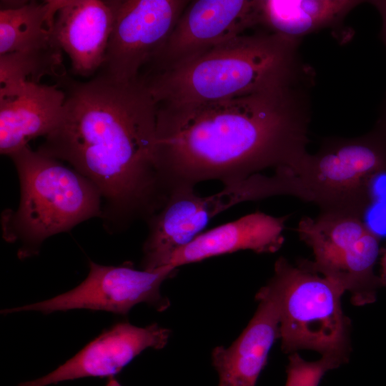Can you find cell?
<instances>
[{
  "label": "cell",
  "instance_id": "6da1fadb",
  "mask_svg": "<svg viewBox=\"0 0 386 386\" xmlns=\"http://www.w3.org/2000/svg\"><path fill=\"white\" fill-rule=\"evenodd\" d=\"M301 83L217 102L157 104L154 158L170 192L207 180L224 186L307 152L310 105Z\"/></svg>",
  "mask_w": 386,
  "mask_h": 386
},
{
  "label": "cell",
  "instance_id": "7a4b0ae2",
  "mask_svg": "<svg viewBox=\"0 0 386 386\" xmlns=\"http://www.w3.org/2000/svg\"><path fill=\"white\" fill-rule=\"evenodd\" d=\"M65 94L61 119L38 150L70 164L101 194L104 223L122 229L147 219L169 192L154 158L157 104L139 81L120 84L96 75L56 80Z\"/></svg>",
  "mask_w": 386,
  "mask_h": 386
},
{
  "label": "cell",
  "instance_id": "3957f363",
  "mask_svg": "<svg viewBox=\"0 0 386 386\" xmlns=\"http://www.w3.org/2000/svg\"><path fill=\"white\" fill-rule=\"evenodd\" d=\"M300 40L262 29L242 34L174 69L144 76L157 104L222 102L313 82Z\"/></svg>",
  "mask_w": 386,
  "mask_h": 386
},
{
  "label": "cell",
  "instance_id": "277c9868",
  "mask_svg": "<svg viewBox=\"0 0 386 386\" xmlns=\"http://www.w3.org/2000/svg\"><path fill=\"white\" fill-rule=\"evenodd\" d=\"M9 157L16 169L20 202L3 212V237L19 242L18 256L37 254L47 238L102 215V198L96 187L60 160L29 145Z\"/></svg>",
  "mask_w": 386,
  "mask_h": 386
},
{
  "label": "cell",
  "instance_id": "5b68a950",
  "mask_svg": "<svg viewBox=\"0 0 386 386\" xmlns=\"http://www.w3.org/2000/svg\"><path fill=\"white\" fill-rule=\"evenodd\" d=\"M386 174V125L379 120L366 134L329 138L314 154L275 170L276 195L317 204L320 212L362 217L372 202L371 184Z\"/></svg>",
  "mask_w": 386,
  "mask_h": 386
},
{
  "label": "cell",
  "instance_id": "8992f818",
  "mask_svg": "<svg viewBox=\"0 0 386 386\" xmlns=\"http://www.w3.org/2000/svg\"><path fill=\"white\" fill-rule=\"evenodd\" d=\"M267 285L277 302L284 352L312 350L342 362L347 360L349 324L340 284L316 272L309 261L294 265L282 257Z\"/></svg>",
  "mask_w": 386,
  "mask_h": 386
},
{
  "label": "cell",
  "instance_id": "52a82bcc",
  "mask_svg": "<svg viewBox=\"0 0 386 386\" xmlns=\"http://www.w3.org/2000/svg\"><path fill=\"white\" fill-rule=\"evenodd\" d=\"M361 218L320 212L315 219L302 217L297 226L300 239L312 249L311 267L340 284L358 306L375 302L382 286L374 272L380 237Z\"/></svg>",
  "mask_w": 386,
  "mask_h": 386
},
{
  "label": "cell",
  "instance_id": "ba28073f",
  "mask_svg": "<svg viewBox=\"0 0 386 386\" xmlns=\"http://www.w3.org/2000/svg\"><path fill=\"white\" fill-rule=\"evenodd\" d=\"M115 18L96 75L120 84L139 81L164 44L188 0H114Z\"/></svg>",
  "mask_w": 386,
  "mask_h": 386
},
{
  "label": "cell",
  "instance_id": "9c48e42d",
  "mask_svg": "<svg viewBox=\"0 0 386 386\" xmlns=\"http://www.w3.org/2000/svg\"><path fill=\"white\" fill-rule=\"evenodd\" d=\"M89 265L87 277L74 289L42 302L4 309L1 313L37 311L51 314L85 309L123 315L139 303H147L160 312L169 307L160 287L175 274L177 268L167 265L153 271L138 270L129 265L105 266L92 261Z\"/></svg>",
  "mask_w": 386,
  "mask_h": 386
},
{
  "label": "cell",
  "instance_id": "30bf717a",
  "mask_svg": "<svg viewBox=\"0 0 386 386\" xmlns=\"http://www.w3.org/2000/svg\"><path fill=\"white\" fill-rule=\"evenodd\" d=\"M259 25L258 0L189 1L141 77L186 64Z\"/></svg>",
  "mask_w": 386,
  "mask_h": 386
},
{
  "label": "cell",
  "instance_id": "8fae6325",
  "mask_svg": "<svg viewBox=\"0 0 386 386\" xmlns=\"http://www.w3.org/2000/svg\"><path fill=\"white\" fill-rule=\"evenodd\" d=\"M254 200L249 178L207 197L198 195L193 187L172 189L162 207L147 219L149 231L143 244L142 269L153 271L169 265L174 252L202 234L213 217Z\"/></svg>",
  "mask_w": 386,
  "mask_h": 386
},
{
  "label": "cell",
  "instance_id": "7c38bea8",
  "mask_svg": "<svg viewBox=\"0 0 386 386\" xmlns=\"http://www.w3.org/2000/svg\"><path fill=\"white\" fill-rule=\"evenodd\" d=\"M170 334L169 329L157 324L137 327L128 322H117L54 371L18 386H47L84 377H112L144 350L164 348Z\"/></svg>",
  "mask_w": 386,
  "mask_h": 386
},
{
  "label": "cell",
  "instance_id": "4fadbf2b",
  "mask_svg": "<svg viewBox=\"0 0 386 386\" xmlns=\"http://www.w3.org/2000/svg\"><path fill=\"white\" fill-rule=\"evenodd\" d=\"M115 18L114 0H63L54 35L71 61V72L92 76L101 68Z\"/></svg>",
  "mask_w": 386,
  "mask_h": 386
},
{
  "label": "cell",
  "instance_id": "5bb4252c",
  "mask_svg": "<svg viewBox=\"0 0 386 386\" xmlns=\"http://www.w3.org/2000/svg\"><path fill=\"white\" fill-rule=\"evenodd\" d=\"M256 297L257 310L242 334L230 346H219L212 351L219 386H255L274 342L279 338L274 294L266 284Z\"/></svg>",
  "mask_w": 386,
  "mask_h": 386
},
{
  "label": "cell",
  "instance_id": "9a60e30c",
  "mask_svg": "<svg viewBox=\"0 0 386 386\" xmlns=\"http://www.w3.org/2000/svg\"><path fill=\"white\" fill-rule=\"evenodd\" d=\"M64 91L53 85L26 82L0 96V152L10 156L31 139L46 137L58 125Z\"/></svg>",
  "mask_w": 386,
  "mask_h": 386
},
{
  "label": "cell",
  "instance_id": "2e32d148",
  "mask_svg": "<svg viewBox=\"0 0 386 386\" xmlns=\"http://www.w3.org/2000/svg\"><path fill=\"white\" fill-rule=\"evenodd\" d=\"M287 217H274L257 211L216 227L175 251L169 265L177 268L240 250L274 252L284 242L282 233Z\"/></svg>",
  "mask_w": 386,
  "mask_h": 386
},
{
  "label": "cell",
  "instance_id": "e0dca14e",
  "mask_svg": "<svg viewBox=\"0 0 386 386\" xmlns=\"http://www.w3.org/2000/svg\"><path fill=\"white\" fill-rule=\"evenodd\" d=\"M360 0H258L263 29L292 39L321 31H339Z\"/></svg>",
  "mask_w": 386,
  "mask_h": 386
},
{
  "label": "cell",
  "instance_id": "ac0fdd59",
  "mask_svg": "<svg viewBox=\"0 0 386 386\" xmlns=\"http://www.w3.org/2000/svg\"><path fill=\"white\" fill-rule=\"evenodd\" d=\"M62 1H26L15 8L1 9L0 55L59 46L54 23Z\"/></svg>",
  "mask_w": 386,
  "mask_h": 386
},
{
  "label": "cell",
  "instance_id": "d6986e66",
  "mask_svg": "<svg viewBox=\"0 0 386 386\" xmlns=\"http://www.w3.org/2000/svg\"><path fill=\"white\" fill-rule=\"evenodd\" d=\"M66 74L59 46L1 54L0 96L26 82L40 83L44 76L58 80Z\"/></svg>",
  "mask_w": 386,
  "mask_h": 386
},
{
  "label": "cell",
  "instance_id": "ffe728a7",
  "mask_svg": "<svg viewBox=\"0 0 386 386\" xmlns=\"http://www.w3.org/2000/svg\"><path fill=\"white\" fill-rule=\"evenodd\" d=\"M340 360L322 356L316 361H307L296 352L289 357L284 386H319L324 375L341 365Z\"/></svg>",
  "mask_w": 386,
  "mask_h": 386
},
{
  "label": "cell",
  "instance_id": "44dd1931",
  "mask_svg": "<svg viewBox=\"0 0 386 386\" xmlns=\"http://www.w3.org/2000/svg\"><path fill=\"white\" fill-rule=\"evenodd\" d=\"M372 6L378 11L382 19V29L380 36L386 46V0H372L369 1Z\"/></svg>",
  "mask_w": 386,
  "mask_h": 386
},
{
  "label": "cell",
  "instance_id": "7402d4cb",
  "mask_svg": "<svg viewBox=\"0 0 386 386\" xmlns=\"http://www.w3.org/2000/svg\"><path fill=\"white\" fill-rule=\"evenodd\" d=\"M380 278L382 286L386 287V249L381 261V275Z\"/></svg>",
  "mask_w": 386,
  "mask_h": 386
},
{
  "label": "cell",
  "instance_id": "603a6c76",
  "mask_svg": "<svg viewBox=\"0 0 386 386\" xmlns=\"http://www.w3.org/2000/svg\"><path fill=\"white\" fill-rule=\"evenodd\" d=\"M106 386H122L119 382L114 378V377L109 378L108 382Z\"/></svg>",
  "mask_w": 386,
  "mask_h": 386
},
{
  "label": "cell",
  "instance_id": "cb8c5ba5",
  "mask_svg": "<svg viewBox=\"0 0 386 386\" xmlns=\"http://www.w3.org/2000/svg\"><path fill=\"white\" fill-rule=\"evenodd\" d=\"M380 120H381L386 125V99H385V107H384L383 116Z\"/></svg>",
  "mask_w": 386,
  "mask_h": 386
}]
</instances>
